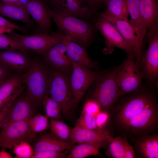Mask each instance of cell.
I'll return each instance as SVG.
<instances>
[{
    "label": "cell",
    "mask_w": 158,
    "mask_h": 158,
    "mask_svg": "<svg viewBox=\"0 0 158 158\" xmlns=\"http://www.w3.org/2000/svg\"><path fill=\"white\" fill-rule=\"evenodd\" d=\"M108 113L114 129L127 137L154 133L158 129V102L149 91L139 90L120 98Z\"/></svg>",
    "instance_id": "obj_1"
},
{
    "label": "cell",
    "mask_w": 158,
    "mask_h": 158,
    "mask_svg": "<svg viewBox=\"0 0 158 158\" xmlns=\"http://www.w3.org/2000/svg\"><path fill=\"white\" fill-rule=\"evenodd\" d=\"M51 70L40 59L35 58L31 59L30 67L23 74L27 91L38 107L48 95Z\"/></svg>",
    "instance_id": "obj_2"
},
{
    "label": "cell",
    "mask_w": 158,
    "mask_h": 158,
    "mask_svg": "<svg viewBox=\"0 0 158 158\" xmlns=\"http://www.w3.org/2000/svg\"><path fill=\"white\" fill-rule=\"evenodd\" d=\"M49 15L59 28L71 40L85 49L93 38L94 30L89 23L75 16L50 9Z\"/></svg>",
    "instance_id": "obj_3"
},
{
    "label": "cell",
    "mask_w": 158,
    "mask_h": 158,
    "mask_svg": "<svg viewBox=\"0 0 158 158\" xmlns=\"http://www.w3.org/2000/svg\"><path fill=\"white\" fill-rule=\"evenodd\" d=\"M51 68L48 95L60 105L63 116L67 118L74 110L71 69Z\"/></svg>",
    "instance_id": "obj_4"
},
{
    "label": "cell",
    "mask_w": 158,
    "mask_h": 158,
    "mask_svg": "<svg viewBox=\"0 0 158 158\" xmlns=\"http://www.w3.org/2000/svg\"><path fill=\"white\" fill-rule=\"evenodd\" d=\"M93 85L90 98L98 103L100 111L108 113L120 98L116 68L101 73Z\"/></svg>",
    "instance_id": "obj_5"
},
{
    "label": "cell",
    "mask_w": 158,
    "mask_h": 158,
    "mask_svg": "<svg viewBox=\"0 0 158 158\" xmlns=\"http://www.w3.org/2000/svg\"><path fill=\"white\" fill-rule=\"evenodd\" d=\"M8 34L23 50L33 51L42 56L51 47L69 37L59 32H53L49 33H35L27 36L17 34L14 31Z\"/></svg>",
    "instance_id": "obj_6"
},
{
    "label": "cell",
    "mask_w": 158,
    "mask_h": 158,
    "mask_svg": "<svg viewBox=\"0 0 158 158\" xmlns=\"http://www.w3.org/2000/svg\"><path fill=\"white\" fill-rule=\"evenodd\" d=\"M134 58L133 55H128L122 65L116 68L120 98L139 90L145 77L139 66L134 61Z\"/></svg>",
    "instance_id": "obj_7"
},
{
    "label": "cell",
    "mask_w": 158,
    "mask_h": 158,
    "mask_svg": "<svg viewBox=\"0 0 158 158\" xmlns=\"http://www.w3.org/2000/svg\"><path fill=\"white\" fill-rule=\"evenodd\" d=\"M28 121L12 122L3 126L0 133V148L12 149L21 142H31L36 133L30 129Z\"/></svg>",
    "instance_id": "obj_8"
},
{
    "label": "cell",
    "mask_w": 158,
    "mask_h": 158,
    "mask_svg": "<svg viewBox=\"0 0 158 158\" xmlns=\"http://www.w3.org/2000/svg\"><path fill=\"white\" fill-rule=\"evenodd\" d=\"M71 61L73 71L71 76V83L74 95L73 106L74 110L86 91L101 73L86 69Z\"/></svg>",
    "instance_id": "obj_9"
},
{
    "label": "cell",
    "mask_w": 158,
    "mask_h": 158,
    "mask_svg": "<svg viewBox=\"0 0 158 158\" xmlns=\"http://www.w3.org/2000/svg\"><path fill=\"white\" fill-rule=\"evenodd\" d=\"M146 35L148 47L139 66L145 76L154 81L158 76V24L148 29Z\"/></svg>",
    "instance_id": "obj_10"
},
{
    "label": "cell",
    "mask_w": 158,
    "mask_h": 158,
    "mask_svg": "<svg viewBox=\"0 0 158 158\" xmlns=\"http://www.w3.org/2000/svg\"><path fill=\"white\" fill-rule=\"evenodd\" d=\"M25 88L13 102L1 128L11 123L29 120L35 115L39 107Z\"/></svg>",
    "instance_id": "obj_11"
},
{
    "label": "cell",
    "mask_w": 158,
    "mask_h": 158,
    "mask_svg": "<svg viewBox=\"0 0 158 158\" xmlns=\"http://www.w3.org/2000/svg\"><path fill=\"white\" fill-rule=\"evenodd\" d=\"M95 26L105 40V53H109L112 48L116 47L125 51L128 55L134 56L132 49L113 24L99 15Z\"/></svg>",
    "instance_id": "obj_12"
},
{
    "label": "cell",
    "mask_w": 158,
    "mask_h": 158,
    "mask_svg": "<svg viewBox=\"0 0 158 158\" xmlns=\"http://www.w3.org/2000/svg\"><path fill=\"white\" fill-rule=\"evenodd\" d=\"M111 137L102 128L91 130L75 125L72 129L70 142L91 144L107 149Z\"/></svg>",
    "instance_id": "obj_13"
},
{
    "label": "cell",
    "mask_w": 158,
    "mask_h": 158,
    "mask_svg": "<svg viewBox=\"0 0 158 158\" xmlns=\"http://www.w3.org/2000/svg\"><path fill=\"white\" fill-rule=\"evenodd\" d=\"M24 7L37 24L35 33H49L51 24L48 11V6L44 0H27Z\"/></svg>",
    "instance_id": "obj_14"
},
{
    "label": "cell",
    "mask_w": 158,
    "mask_h": 158,
    "mask_svg": "<svg viewBox=\"0 0 158 158\" xmlns=\"http://www.w3.org/2000/svg\"><path fill=\"white\" fill-rule=\"evenodd\" d=\"M23 75L14 72L0 84V110L13 102L25 87Z\"/></svg>",
    "instance_id": "obj_15"
},
{
    "label": "cell",
    "mask_w": 158,
    "mask_h": 158,
    "mask_svg": "<svg viewBox=\"0 0 158 158\" xmlns=\"http://www.w3.org/2000/svg\"><path fill=\"white\" fill-rule=\"evenodd\" d=\"M25 50L0 51V62L8 68L23 73L30 67L31 61Z\"/></svg>",
    "instance_id": "obj_16"
},
{
    "label": "cell",
    "mask_w": 158,
    "mask_h": 158,
    "mask_svg": "<svg viewBox=\"0 0 158 158\" xmlns=\"http://www.w3.org/2000/svg\"><path fill=\"white\" fill-rule=\"evenodd\" d=\"M111 23L114 25L132 49L136 59L135 62L139 66L142 57V42L136 35L130 20L128 19L118 20Z\"/></svg>",
    "instance_id": "obj_17"
},
{
    "label": "cell",
    "mask_w": 158,
    "mask_h": 158,
    "mask_svg": "<svg viewBox=\"0 0 158 158\" xmlns=\"http://www.w3.org/2000/svg\"><path fill=\"white\" fill-rule=\"evenodd\" d=\"M51 9L59 12L84 18L91 15L88 6L78 0H46Z\"/></svg>",
    "instance_id": "obj_18"
},
{
    "label": "cell",
    "mask_w": 158,
    "mask_h": 158,
    "mask_svg": "<svg viewBox=\"0 0 158 158\" xmlns=\"http://www.w3.org/2000/svg\"><path fill=\"white\" fill-rule=\"evenodd\" d=\"M132 139L135 155L138 157L158 158V133L147 134Z\"/></svg>",
    "instance_id": "obj_19"
},
{
    "label": "cell",
    "mask_w": 158,
    "mask_h": 158,
    "mask_svg": "<svg viewBox=\"0 0 158 158\" xmlns=\"http://www.w3.org/2000/svg\"><path fill=\"white\" fill-rule=\"evenodd\" d=\"M75 145V143L60 140L50 133H43L38 137L32 147L33 152H58L65 150H71Z\"/></svg>",
    "instance_id": "obj_20"
},
{
    "label": "cell",
    "mask_w": 158,
    "mask_h": 158,
    "mask_svg": "<svg viewBox=\"0 0 158 158\" xmlns=\"http://www.w3.org/2000/svg\"><path fill=\"white\" fill-rule=\"evenodd\" d=\"M66 45V53L70 59L80 66L92 71L96 68V62L89 57L85 49L68 37L62 41Z\"/></svg>",
    "instance_id": "obj_21"
},
{
    "label": "cell",
    "mask_w": 158,
    "mask_h": 158,
    "mask_svg": "<svg viewBox=\"0 0 158 158\" xmlns=\"http://www.w3.org/2000/svg\"><path fill=\"white\" fill-rule=\"evenodd\" d=\"M130 16V22L133 25L135 33L140 41L142 42L147 32L141 16L139 0H126Z\"/></svg>",
    "instance_id": "obj_22"
},
{
    "label": "cell",
    "mask_w": 158,
    "mask_h": 158,
    "mask_svg": "<svg viewBox=\"0 0 158 158\" xmlns=\"http://www.w3.org/2000/svg\"><path fill=\"white\" fill-rule=\"evenodd\" d=\"M106 4L107 9L99 15L109 22L128 19L129 15L126 0H110Z\"/></svg>",
    "instance_id": "obj_23"
},
{
    "label": "cell",
    "mask_w": 158,
    "mask_h": 158,
    "mask_svg": "<svg viewBox=\"0 0 158 158\" xmlns=\"http://www.w3.org/2000/svg\"><path fill=\"white\" fill-rule=\"evenodd\" d=\"M139 6L142 19L147 31L158 24V0H139Z\"/></svg>",
    "instance_id": "obj_24"
},
{
    "label": "cell",
    "mask_w": 158,
    "mask_h": 158,
    "mask_svg": "<svg viewBox=\"0 0 158 158\" xmlns=\"http://www.w3.org/2000/svg\"><path fill=\"white\" fill-rule=\"evenodd\" d=\"M0 16L19 21L31 26L33 22L24 7L5 3L0 1Z\"/></svg>",
    "instance_id": "obj_25"
},
{
    "label": "cell",
    "mask_w": 158,
    "mask_h": 158,
    "mask_svg": "<svg viewBox=\"0 0 158 158\" xmlns=\"http://www.w3.org/2000/svg\"><path fill=\"white\" fill-rule=\"evenodd\" d=\"M44 61L54 69L72 68L71 60L65 54L59 52L53 47H50L43 56Z\"/></svg>",
    "instance_id": "obj_26"
},
{
    "label": "cell",
    "mask_w": 158,
    "mask_h": 158,
    "mask_svg": "<svg viewBox=\"0 0 158 158\" xmlns=\"http://www.w3.org/2000/svg\"><path fill=\"white\" fill-rule=\"evenodd\" d=\"M51 134L57 139L66 142H70L73 128L61 120L50 118L49 128Z\"/></svg>",
    "instance_id": "obj_27"
},
{
    "label": "cell",
    "mask_w": 158,
    "mask_h": 158,
    "mask_svg": "<svg viewBox=\"0 0 158 158\" xmlns=\"http://www.w3.org/2000/svg\"><path fill=\"white\" fill-rule=\"evenodd\" d=\"M99 147L89 144L79 143L75 145L70 151L66 158H84L99 154Z\"/></svg>",
    "instance_id": "obj_28"
},
{
    "label": "cell",
    "mask_w": 158,
    "mask_h": 158,
    "mask_svg": "<svg viewBox=\"0 0 158 158\" xmlns=\"http://www.w3.org/2000/svg\"><path fill=\"white\" fill-rule=\"evenodd\" d=\"M106 154L109 158H124V150L122 135L111 138Z\"/></svg>",
    "instance_id": "obj_29"
},
{
    "label": "cell",
    "mask_w": 158,
    "mask_h": 158,
    "mask_svg": "<svg viewBox=\"0 0 158 158\" xmlns=\"http://www.w3.org/2000/svg\"><path fill=\"white\" fill-rule=\"evenodd\" d=\"M42 105L45 109L46 116L50 118L61 120L63 117L62 108L56 102L47 95L43 100Z\"/></svg>",
    "instance_id": "obj_30"
},
{
    "label": "cell",
    "mask_w": 158,
    "mask_h": 158,
    "mask_svg": "<svg viewBox=\"0 0 158 158\" xmlns=\"http://www.w3.org/2000/svg\"><path fill=\"white\" fill-rule=\"evenodd\" d=\"M28 122L30 129L35 133L49 128V121L46 116L41 114L34 115L29 119Z\"/></svg>",
    "instance_id": "obj_31"
},
{
    "label": "cell",
    "mask_w": 158,
    "mask_h": 158,
    "mask_svg": "<svg viewBox=\"0 0 158 158\" xmlns=\"http://www.w3.org/2000/svg\"><path fill=\"white\" fill-rule=\"evenodd\" d=\"M76 125L91 130L102 128L98 126L95 114L91 113L83 112H82L80 117L76 120Z\"/></svg>",
    "instance_id": "obj_32"
},
{
    "label": "cell",
    "mask_w": 158,
    "mask_h": 158,
    "mask_svg": "<svg viewBox=\"0 0 158 158\" xmlns=\"http://www.w3.org/2000/svg\"><path fill=\"white\" fill-rule=\"evenodd\" d=\"M6 34L0 33V51L24 50L9 34Z\"/></svg>",
    "instance_id": "obj_33"
},
{
    "label": "cell",
    "mask_w": 158,
    "mask_h": 158,
    "mask_svg": "<svg viewBox=\"0 0 158 158\" xmlns=\"http://www.w3.org/2000/svg\"><path fill=\"white\" fill-rule=\"evenodd\" d=\"M13 152L18 158H31L33 154L32 147L29 143L23 142L15 145Z\"/></svg>",
    "instance_id": "obj_34"
},
{
    "label": "cell",
    "mask_w": 158,
    "mask_h": 158,
    "mask_svg": "<svg viewBox=\"0 0 158 158\" xmlns=\"http://www.w3.org/2000/svg\"><path fill=\"white\" fill-rule=\"evenodd\" d=\"M70 151L65 150L58 152L47 151L33 152L31 158H64L66 157Z\"/></svg>",
    "instance_id": "obj_35"
},
{
    "label": "cell",
    "mask_w": 158,
    "mask_h": 158,
    "mask_svg": "<svg viewBox=\"0 0 158 158\" xmlns=\"http://www.w3.org/2000/svg\"><path fill=\"white\" fill-rule=\"evenodd\" d=\"M100 111L98 103L94 100L89 98L86 101L82 112L91 113L95 115Z\"/></svg>",
    "instance_id": "obj_36"
},
{
    "label": "cell",
    "mask_w": 158,
    "mask_h": 158,
    "mask_svg": "<svg viewBox=\"0 0 158 158\" xmlns=\"http://www.w3.org/2000/svg\"><path fill=\"white\" fill-rule=\"evenodd\" d=\"M124 150V158H135V153L133 147L128 142L127 137L124 135H122Z\"/></svg>",
    "instance_id": "obj_37"
},
{
    "label": "cell",
    "mask_w": 158,
    "mask_h": 158,
    "mask_svg": "<svg viewBox=\"0 0 158 158\" xmlns=\"http://www.w3.org/2000/svg\"><path fill=\"white\" fill-rule=\"evenodd\" d=\"M0 26L14 30H16L22 32H26L25 28L8 20L1 16H0Z\"/></svg>",
    "instance_id": "obj_38"
},
{
    "label": "cell",
    "mask_w": 158,
    "mask_h": 158,
    "mask_svg": "<svg viewBox=\"0 0 158 158\" xmlns=\"http://www.w3.org/2000/svg\"><path fill=\"white\" fill-rule=\"evenodd\" d=\"M97 124L98 126L102 128V126L107 122L109 115L108 112L100 111L95 115Z\"/></svg>",
    "instance_id": "obj_39"
},
{
    "label": "cell",
    "mask_w": 158,
    "mask_h": 158,
    "mask_svg": "<svg viewBox=\"0 0 158 158\" xmlns=\"http://www.w3.org/2000/svg\"><path fill=\"white\" fill-rule=\"evenodd\" d=\"M14 72L15 71L8 68L0 62V84Z\"/></svg>",
    "instance_id": "obj_40"
},
{
    "label": "cell",
    "mask_w": 158,
    "mask_h": 158,
    "mask_svg": "<svg viewBox=\"0 0 158 158\" xmlns=\"http://www.w3.org/2000/svg\"><path fill=\"white\" fill-rule=\"evenodd\" d=\"M13 102L8 104L0 110V129L1 128L3 121L8 115Z\"/></svg>",
    "instance_id": "obj_41"
},
{
    "label": "cell",
    "mask_w": 158,
    "mask_h": 158,
    "mask_svg": "<svg viewBox=\"0 0 158 158\" xmlns=\"http://www.w3.org/2000/svg\"><path fill=\"white\" fill-rule=\"evenodd\" d=\"M0 1L7 4L24 7L25 2H23L22 0H0Z\"/></svg>",
    "instance_id": "obj_42"
},
{
    "label": "cell",
    "mask_w": 158,
    "mask_h": 158,
    "mask_svg": "<svg viewBox=\"0 0 158 158\" xmlns=\"http://www.w3.org/2000/svg\"><path fill=\"white\" fill-rule=\"evenodd\" d=\"M13 157L8 152L5 148L0 151V158H12Z\"/></svg>",
    "instance_id": "obj_43"
},
{
    "label": "cell",
    "mask_w": 158,
    "mask_h": 158,
    "mask_svg": "<svg viewBox=\"0 0 158 158\" xmlns=\"http://www.w3.org/2000/svg\"><path fill=\"white\" fill-rule=\"evenodd\" d=\"M80 2L84 4L86 3L90 6H95L94 0H78Z\"/></svg>",
    "instance_id": "obj_44"
},
{
    "label": "cell",
    "mask_w": 158,
    "mask_h": 158,
    "mask_svg": "<svg viewBox=\"0 0 158 158\" xmlns=\"http://www.w3.org/2000/svg\"><path fill=\"white\" fill-rule=\"evenodd\" d=\"M14 30L12 29L6 28L0 26V33H8Z\"/></svg>",
    "instance_id": "obj_45"
},
{
    "label": "cell",
    "mask_w": 158,
    "mask_h": 158,
    "mask_svg": "<svg viewBox=\"0 0 158 158\" xmlns=\"http://www.w3.org/2000/svg\"><path fill=\"white\" fill-rule=\"evenodd\" d=\"M110 0H94L95 5L101 2H104L106 4Z\"/></svg>",
    "instance_id": "obj_46"
}]
</instances>
